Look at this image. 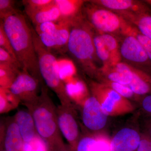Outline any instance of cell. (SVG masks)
<instances>
[{"label": "cell", "mask_w": 151, "mask_h": 151, "mask_svg": "<svg viewBox=\"0 0 151 151\" xmlns=\"http://www.w3.org/2000/svg\"><path fill=\"white\" fill-rule=\"evenodd\" d=\"M20 101L9 89L0 88V113H6L17 107Z\"/></svg>", "instance_id": "cell-25"}, {"label": "cell", "mask_w": 151, "mask_h": 151, "mask_svg": "<svg viewBox=\"0 0 151 151\" xmlns=\"http://www.w3.org/2000/svg\"><path fill=\"white\" fill-rule=\"evenodd\" d=\"M143 35L151 39V13H117Z\"/></svg>", "instance_id": "cell-18"}, {"label": "cell", "mask_w": 151, "mask_h": 151, "mask_svg": "<svg viewBox=\"0 0 151 151\" xmlns=\"http://www.w3.org/2000/svg\"><path fill=\"white\" fill-rule=\"evenodd\" d=\"M130 67L132 78L128 86L138 96H144L151 94V75L139 68L132 65Z\"/></svg>", "instance_id": "cell-16"}, {"label": "cell", "mask_w": 151, "mask_h": 151, "mask_svg": "<svg viewBox=\"0 0 151 151\" xmlns=\"http://www.w3.org/2000/svg\"><path fill=\"white\" fill-rule=\"evenodd\" d=\"M54 0H24L22 1L27 15L49 5Z\"/></svg>", "instance_id": "cell-27"}, {"label": "cell", "mask_w": 151, "mask_h": 151, "mask_svg": "<svg viewBox=\"0 0 151 151\" xmlns=\"http://www.w3.org/2000/svg\"><path fill=\"white\" fill-rule=\"evenodd\" d=\"M97 78L128 86L132 80V69L130 65L122 61L111 66H102Z\"/></svg>", "instance_id": "cell-13"}, {"label": "cell", "mask_w": 151, "mask_h": 151, "mask_svg": "<svg viewBox=\"0 0 151 151\" xmlns=\"http://www.w3.org/2000/svg\"><path fill=\"white\" fill-rule=\"evenodd\" d=\"M145 1V2L148 5H149V6H151V1Z\"/></svg>", "instance_id": "cell-38"}, {"label": "cell", "mask_w": 151, "mask_h": 151, "mask_svg": "<svg viewBox=\"0 0 151 151\" xmlns=\"http://www.w3.org/2000/svg\"><path fill=\"white\" fill-rule=\"evenodd\" d=\"M61 14L60 20L73 23L83 15V6L86 1L83 0H54Z\"/></svg>", "instance_id": "cell-17"}, {"label": "cell", "mask_w": 151, "mask_h": 151, "mask_svg": "<svg viewBox=\"0 0 151 151\" xmlns=\"http://www.w3.org/2000/svg\"><path fill=\"white\" fill-rule=\"evenodd\" d=\"M1 126L2 150L5 151H22L24 142L14 118H9Z\"/></svg>", "instance_id": "cell-11"}, {"label": "cell", "mask_w": 151, "mask_h": 151, "mask_svg": "<svg viewBox=\"0 0 151 151\" xmlns=\"http://www.w3.org/2000/svg\"><path fill=\"white\" fill-rule=\"evenodd\" d=\"M148 123V125L147 126L148 132V133L147 135L151 137V119Z\"/></svg>", "instance_id": "cell-37"}, {"label": "cell", "mask_w": 151, "mask_h": 151, "mask_svg": "<svg viewBox=\"0 0 151 151\" xmlns=\"http://www.w3.org/2000/svg\"><path fill=\"white\" fill-rule=\"evenodd\" d=\"M39 83L28 71L22 69L9 89L25 105L32 103L38 97Z\"/></svg>", "instance_id": "cell-9"}, {"label": "cell", "mask_w": 151, "mask_h": 151, "mask_svg": "<svg viewBox=\"0 0 151 151\" xmlns=\"http://www.w3.org/2000/svg\"><path fill=\"white\" fill-rule=\"evenodd\" d=\"M2 22L22 69L37 79L40 84L43 83L39 69L31 26L24 16L19 12L7 17Z\"/></svg>", "instance_id": "cell-1"}, {"label": "cell", "mask_w": 151, "mask_h": 151, "mask_svg": "<svg viewBox=\"0 0 151 151\" xmlns=\"http://www.w3.org/2000/svg\"><path fill=\"white\" fill-rule=\"evenodd\" d=\"M100 80L101 81L100 82L115 90L120 95L126 99L132 98L136 95L132 91V89L127 85L111 82L104 79Z\"/></svg>", "instance_id": "cell-28"}, {"label": "cell", "mask_w": 151, "mask_h": 151, "mask_svg": "<svg viewBox=\"0 0 151 151\" xmlns=\"http://www.w3.org/2000/svg\"><path fill=\"white\" fill-rule=\"evenodd\" d=\"M15 1L13 0H0V18L4 19L12 15L19 13L15 7Z\"/></svg>", "instance_id": "cell-29"}, {"label": "cell", "mask_w": 151, "mask_h": 151, "mask_svg": "<svg viewBox=\"0 0 151 151\" xmlns=\"http://www.w3.org/2000/svg\"><path fill=\"white\" fill-rule=\"evenodd\" d=\"M90 2L116 13H151V9L145 1L134 0H93Z\"/></svg>", "instance_id": "cell-12"}, {"label": "cell", "mask_w": 151, "mask_h": 151, "mask_svg": "<svg viewBox=\"0 0 151 151\" xmlns=\"http://www.w3.org/2000/svg\"><path fill=\"white\" fill-rule=\"evenodd\" d=\"M14 118L24 143L32 142L37 137L34 121L28 110H18Z\"/></svg>", "instance_id": "cell-15"}, {"label": "cell", "mask_w": 151, "mask_h": 151, "mask_svg": "<svg viewBox=\"0 0 151 151\" xmlns=\"http://www.w3.org/2000/svg\"><path fill=\"white\" fill-rule=\"evenodd\" d=\"M141 105L143 111L151 117V94L143 96Z\"/></svg>", "instance_id": "cell-35"}, {"label": "cell", "mask_w": 151, "mask_h": 151, "mask_svg": "<svg viewBox=\"0 0 151 151\" xmlns=\"http://www.w3.org/2000/svg\"><path fill=\"white\" fill-rule=\"evenodd\" d=\"M59 26L53 35H51L55 44V50L66 47L70 37L72 23L67 21L60 20L58 21Z\"/></svg>", "instance_id": "cell-21"}, {"label": "cell", "mask_w": 151, "mask_h": 151, "mask_svg": "<svg viewBox=\"0 0 151 151\" xmlns=\"http://www.w3.org/2000/svg\"><path fill=\"white\" fill-rule=\"evenodd\" d=\"M95 31L84 15L73 22L67 49L82 70L91 77H97L100 68L94 43Z\"/></svg>", "instance_id": "cell-2"}, {"label": "cell", "mask_w": 151, "mask_h": 151, "mask_svg": "<svg viewBox=\"0 0 151 151\" xmlns=\"http://www.w3.org/2000/svg\"><path fill=\"white\" fill-rule=\"evenodd\" d=\"M35 26L47 22H57L61 19V14L54 2L27 15Z\"/></svg>", "instance_id": "cell-19"}, {"label": "cell", "mask_w": 151, "mask_h": 151, "mask_svg": "<svg viewBox=\"0 0 151 151\" xmlns=\"http://www.w3.org/2000/svg\"><path fill=\"white\" fill-rule=\"evenodd\" d=\"M21 70L7 63H0V88L9 89Z\"/></svg>", "instance_id": "cell-22"}, {"label": "cell", "mask_w": 151, "mask_h": 151, "mask_svg": "<svg viewBox=\"0 0 151 151\" xmlns=\"http://www.w3.org/2000/svg\"><path fill=\"white\" fill-rule=\"evenodd\" d=\"M31 29L39 69L43 82L56 94L60 105H72L65 84L60 76L57 58L51 50L47 48L41 42L35 29L31 27Z\"/></svg>", "instance_id": "cell-4"}, {"label": "cell", "mask_w": 151, "mask_h": 151, "mask_svg": "<svg viewBox=\"0 0 151 151\" xmlns=\"http://www.w3.org/2000/svg\"><path fill=\"white\" fill-rule=\"evenodd\" d=\"M120 51L124 62L148 73L151 68L150 60L139 42L131 32L120 39Z\"/></svg>", "instance_id": "cell-7"}, {"label": "cell", "mask_w": 151, "mask_h": 151, "mask_svg": "<svg viewBox=\"0 0 151 151\" xmlns=\"http://www.w3.org/2000/svg\"><path fill=\"white\" fill-rule=\"evenodd\" d=\"M1 151H5L4 150H1Z\"/></svg>", "instance_id": "cell-40"}, {"label": "cell", "mask_w": 151, "mask_h": 151, "mask_svg": "<svg viewBox=\"0 0 151 151\" xmlns=\"http://www.w3.org/2000/svg\"><path fill=\"white\" fill-rule=\"evenodd\" d=\"M58 63L60 76L65 84L74 78L76 68L73 61L68 58H58Z\"/></svg>", "instance_id": "cell-24"}, {"label": "cell", "mask_w": 151, "mask_h": 151, "mask_svg": "<svg viewBox=\"0 0 151 151\" xmlns=\"http://www.w3.org/2000/svg\"><path fill=\"white\" fill-rule=\"evenodd\" d=\"M74 151H111L109 143L105 139L90 136L80 138Z\"/></svg>", "instance_id": "cell-20"}, {"label": "cell", "mask_w": 151, "mask_h": 151, "mask_svg": "<svg viewBox=\"0 0 151 151\" xmlns=\"http://www.w3.org/2000/svg\"><path fill=\"white\" fill-rule=\"evenodd\" d=\"M41 85L37 99L24 105L32 116L37 135L48 148L63 142L58 124L57 107L49 95L48 87L44 83Z\"/></svg>", "instance_id": "cell-3"}, {"label": "cell", "mask_w": 151, "mask_h": 151, "mask_svg": "<svg viewBox=\"0 0 151 151\" xmlns=\"http://www.w3.org/2000/svg\"><path fill=\"white\" fill-rule=\"evenodd\" d=\"M58 26V21L47 22L36 26L35 30L38 35L41 34L53 35L56 32Z\"/></svg>", "instance_id": "cell-30"}, {"label": "cell", "mask_w": 151, "mask_h": 151, "mask_svg": "<svg viewBox=\"0 0 151 151\" xmlns=\"http://www.w3.org/2000/svg\"><path fill=\"white\" fill-rule=\"evenodd\" d=\"M72 106L60 104L57 107L56 113L60 131L74 151L81 137Z\"/></svg>", "instance_id": "cell-8"}, {"label": "cell", "mask_w": 151, "mask_h": 151, "mask_svg": "<svg viewBox=\"0 0 151 151\" xmlns=\"http://www.w3.org/2000/svg\"><path fill=\"white\" fill-rule=\"evenodd\" d=\"M0 63H6L22 69V65L18 60L10 54L4 49L0 47Z\"/></svg>", "instance_id": "cell-33"}, {"label": "cell", "mask_w": 151, "mask_h": 151, "mask_svg": "<svg viewBox=\"0 0 151 151\" xmlns=\"http://www.w3.org/2000/svg\"><path fill=\"white\" fill-rule=\"evenodd\" d=\"M82 119L84 126L90 131H100L105 127L108 115L94 96H89L83 101Z\"/></svg>", "instance_id": "cell-10"}, {"label": "cell", "mask_w": 151, "mask_h": 151, "mask_svg": "<svg viewBox=\"0 0 151 151\" xmlns=\"http://www.w3.org/2000/svg\"><path fill=\"white\" fill-rule=\"evenodd\" d=\"M66 91L70 99L83 98L85 99L87 96L86 86L83 81L74 77L71 81L65 84Z\"/></svg>", "instance_id": "cell-26"}, {"label": "cell", "mask_w": 151, "mask_h": 151, "mask_svg": "<svg viewBox=\"0 0 151 151\" xmlns=\"http://www.w3.org/2000/svg\"><path fill=\"white\" fill-rule=\"evenodd\" d=\"M141 137L137 131L130 128L119 130L112 139L111 151H137Z\"/></svg>", "instance_id": "cell-14"}, {"label": "cell", "mask_w": 151, "mask_h": 151, "mask_svg": "<svg viewBox=\"0 0 151 151\" xmlns=\"http://www.w3.org/2000/svg\"><path fill=\"white\" fill-rule=\"evenodd\" d=\"M0 47L4 49L15 59L18 60L10 41L4 29L3 23L1 22L0 24Z\"/></svg>", "instance_id": "cell-31"}, {"label": "cell", "mask_w": 151, "mask_h": 151, "mask_svg": "<svg viewBox=\"0 0 151 151\" xmlns=\"http://www.w3.org/2000/svg\"><path fill=\"white\" fill-rule=\"evenodd\" d=\"M148 73H149V74H150V75H151V68L150 69V70H149Z\"/></svg>", "instance_id": "cell-39"}, {"label": "cell", "mask_w": 151, "mask_h": 151, "mask_svg": "<svg viewBox=\"0 0 151 151\" xmlns=\"http://www.w3.org/2000/svg\"><path fill=\"white\" fill-rule=\"evenodd\" d=\"M48 151H74L69 146L68 147L64 142L56 144L48 147Z\"/></svg>", "instance_id": "cell-36"}, {"label": "cell", "mask_w": 151, "mask_h": 151, "mask_svg": "<svg viewBox=\"0 0 151 151\" xmlns=\"http://www.w3.org/2000/svg\"><path fill=\"white\" fill-rule=\"evenodd\" d=\"M131 34L134 36L142 45L149 59L151 61V39L143 35L136 27L133 26Z\"/></svg>", "instance_id": "cell-32"}, {"label": "cell", "mask_w": 151, "mask_h": 151, "mask_svg": "<svg viewBox=\"0 0 151 151\" xmlns=\"http://www.w3.org/2000/svg\"><path fill=\"white\" fill-rule=\"evenodd\" d=\"M94 43L97 57L103 64L102 66L114 65L111 52L106 47L100 34L95 32Z\"/></svg>", "instance_id": "cell-23"}, {"label": "cell", "mask_w": 151, "mask_h": 151, "mask_svg": "<svg viewBox=\"0 0 151 151\" xmlns=\"http://www.w3.org/2000/svg\"><path fill=\"white\" fill-rule=\"evenodd\" d=\"M137 151H151V137L147 135L141 137Z\"/></svg>", "instance_id": "cell-34"}, {"label": "cell", "mask_w": 151, "mask_h": 151, "mask_svg": "<svg viewBox=\"0 0 151 151\" xmlns=\"http://www.w3.org/2000/svg\"><path fill=\"white\" fill-rule=\"evenodd\" d=\"M88 3L84 4L82 12L95 31L111 35L120 39L131 32L133 26L119 14L89 1Z\"/></svg>", "instance_id": "cell-5"}, {"label": "cell", "mask_w": 151, "mask_h": 151, "mask_svg": "<svg viewBox=\"0 0 151 151\" xmlns=\"http://www.w3.org/2000/svg\"><path fill=\"white\" fill-rule=\"evenodd\" d=\"M89 86L92 95L99 101L108 116L123 114L133 110V106L127 99L105 84L93 81L90 82Z\"/></svg>", "instance_id": "cell-6"}]
</instances>
